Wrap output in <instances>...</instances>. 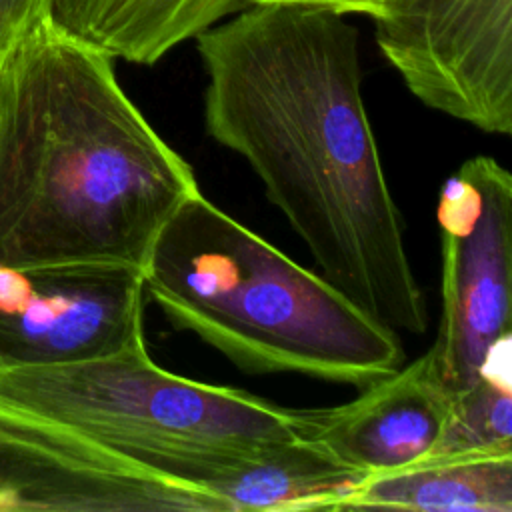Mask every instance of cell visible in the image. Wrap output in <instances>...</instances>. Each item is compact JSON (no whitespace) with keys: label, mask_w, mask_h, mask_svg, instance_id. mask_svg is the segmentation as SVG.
Returning a JSON list of instances; mask_svg holds the SVG:
<instances>
[{"label":"cell","mask_w":512,"mask_h":512,"mask_svg":"<svg viewBox=\"0 0 512 512\" xmlns=\"http://www.w3.org/2000/svg\"><path fill=\"white\" fill-rule=\"evenodd\" d=\"M124 456L216 496L230 512L334 510L366 478L310 436L246 446L154 444Z\"/></svg>","instance_id":"9c48e42d"},{"label":"cell","mask_w":512,"mask_h":512,"mask_svg":"<svg viewBox=\"0 0 512 512\" xmlns=\"http://www.w3.org/2000/svg\"><path fill=\"white\" fill-rule=\"evenodd\" d=\"M0 412L58 426L122 456L174 442L290 440L308 436L314 420V410L172 374L146 344L66 364L0 366Z\"/></svg>","instance_id":"277c9868"},{"label":"cell","mask_w":512,"mask_h":512,"mask_svg":"<svg viewBox=\"0 0 512 512\" xmlns=\"http://www.w3.org/2000/svg\"><path fill=\"white\" fill-rule=\"evenodd\" d=\"M452 400L428 354H422L362 388L356 400L314 410L308 436L366 476L392 472L434 450Z\"/></svg>","instance_id":"30bf717a"},{"label":"cell","mask_w":512,"mask_h":512,"mask_svg":"<svg viewBox=\"0 0 512 512\" xmlns=\"http://www.w3.org/2000/svg\"><path fill=\"white\" fill-rule=\"evenodd\" d=\"M142 270L0 266V366H50L144 346Z\"/></svg>","instance_id":"52a82bcc"},{"label":"cell","mask_w":512,"mask_h":512,"mask_svg":"<svg viewBox=\"0 0 512 512\" xmlns=\"http://www.w3.org/2000/svg\"><path fill=\"white\" fill-rule=\"evenodd\" d=\"M506 448H512V334L490 350L474 382L454 396L450 420L428 456Z\"/></svg>","instance_id":"4fadbf2b"},{"label":"cell","mask_w":512,"mask_h":512,"mask_svg":"<svg viewBox=\"0 0 512 512\" xmlns=\"http://www.w3.org/2000/svg\"><path fill=\"white\" fill-rule=\"evenodd\" d=\"M376 44L428 108L512 134V0H404Z\"/></svg>","instance_id":"8992f818"},{"label":"cell","mask_w":512,"mask_h":512,"mask_svg":"<svg viewBox=\"0 0 512 512\" xmlns=\"http://www.w3.org/2000/svg\"><path fill=\"white\" fill-rule=\"evenodd\" d=\"M0 510L230 512L90 438L8 412H0Z\"/></svg>","instance_id":"ba28073f"},{"label":"cell","mask_w":512,"mask_h":512,"mask_svg":"<svg viewBox=\"0 0 512 512\" xmlns=\"http://www.w3.org/2000/svg\"><path fill=\"white\" fill-rule=\"evenodd\" d=\"M262 2H286V4H302L314 6L322 10H330L334 14H364L374 20L386 18L398 10L404 0H248V4H262Z\"/></svg>","instance_id":"9a60e30c"},{"label":"cell","mask_w":512,"mask_h":512,"mask_svg":"<svg viewBox=\"0 0 512 512\" xmlns=\"http://www.w3.org/2000/svg\"><path fill=\"white\" fill-rule=\"evenodd\" d=\"M512 512V448L426 456L404 468L366 476L334 512Z\"/></svg>","instance_id":"8fae6325"},{"label":"cell","mask_w":512,"mask_h":512,"mask_svg":"<svg viewBox=\"0 0 512 512\" xmlns=\"http://www.w3.org/2000/svg\"><path fill=\"white\" fill-rule=\"evenodd\" d=\"M144 294L238 368L366 388L404 364L398 332L210 202L188 196L156 234Z\"/></svg>","instance_id":"3957f363"},{"label":"cell","mask_w":512,"mask_h":512,"mask_svg":"<svg viewBox=\"0 0 512 512\" xmlns=\"http://www.w3.org/2000/svg\"><path fill=\"white\" fill-rule=\"evenodd\" d=\"M248 0H52L50 18L114 60L156 64Z\"/></svg>","instance_id":"7c38bea8"},{"label":"cell","mask_w":512,"mask_h":512,"mask_svg":"<svg viewBox=\"0 0 512 512\" xmlns=\"http://www.w3.org/2000/svg\"><path fill=\"white\" fill-rule=\"evenodd\" d=\"M52 12V0H0V68Z\"/></svg>","instance_id":"5bb4252c"},{"label":"cell","mask_w":512,"mask_h":512,"mask_svg":"<svg viewBox=\"0 0 512 512\" xmlns=\"http://www.w3.org/2000/svg\"><path fill=\"white\" fill-rule=\"evenodd\" d=\"M204 126L242 156L320 274L394 332L428 310L362 100L358 32L330 10L262 2L196 34Z\"/></svg>","instance_id":"6da1fadb"},{"label":"cell","mask_w":512,"mask_h":512,"mask_svg":"<svg viewBox=\"0 0 512 512\" xmlns=\"http://www.w3.org/2000/svg\"><path fill=\"white\" fill-rule=\"evenodd\" d=\"M442 252L440 324L426 352L442 386L466 390L512 334V176L492 156L462 162L436 210Z\"/></svg>","instance_id":"5b68a950"},{"label":"cell","mask_w":512,"mask_h":512,"mask_svg":"<svg viewBox=\"0 0 512 512\" xmlns=\"http://www.w3.org/2000/svg\"><path fill=\"white\" fill-rule=\"evenodd\" d=\"M198 190L118 84L114 58L50 16L0 68V266L142 270Z\"/></svg>","instance_id":"7a4b0ae2"}]
</instances>
